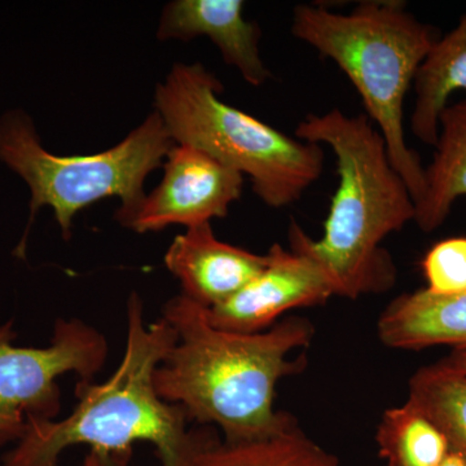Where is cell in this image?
Here are the masks:
<instances>
[{"mask_svg":"<svg viewBox=\"0 0 466 466\" xmlns=\"http://www.w3.org/2000/svg\"><path fill=\"white\" fill-rule=\"evenodd\" d=\"M162 312L177 334L155 372L162 400L182 407L188 421L217 425L229 444L266 440L293 421L276 412L275 389L302 368L288 357L311 342L308 320L285 319L260 333L228 332L211 325L207 308L184 294Z\"/></svg>","mask_w":466,"mask_h":466,"instance_id":"cell-1","label":"cell"},{"mask_svg":"<svg viewBox=\"0 0 466 466\" xmlns=\"http://www.w3.org/2000/svg\"><path fill=\"white\" fill-rule=\"evenodd\" d=\"M177 341L167 319L144 320L139 294L127 302V341L121 363L106 381L78 380L76 404L66 419L34 422L2 466H57L66 449L90 447L110 466H127L137 441L157 451L161 466H189L207 433L187 431L182 407L155 388V372Z\"/></svg>","mask_w":466,"mask_h":466,"instance_id":"cell-2","label":"cell"},{"mask_svg":"<svg viewBox=\"0 0 466 466\" xmlns=\"http://www.w3.org/2000/svg\"><path fill=\"white\" fill-rule=\"evenodd\" d=\"M296 137L332 148L339 183L323 238L312 240L293 222L291 249L317 260L332 279L339 297L355 299L390 289L397 269L380 245L415 220L416 208L406 182L392 167L379 128L366 115L349 116L333 109L306 116L297 126Z\"/></svg>","mask_w":466,"mask_h":466,"instance_id":"cell-3","label":"cell"},{"mask_svg":"<svg viewBox=\"0 0 466 466\" xmlns=\"http://www.w3.org/2000/svg\"><path fill=\"white\" fill-rule=\"evenodd\" d=\"M291 33L349 76L416 205L425 191V167L407 146L404 100L417 70L440 38L437 29L417 20L403 2L381 0L361 2L348 15L325 5H297Z\"/></svg>","mask_w":466,"mask_h":466,"instance_id":"cell-4","label":"cell"},{"mask_svg":"<svg viewBox=\"0 0 466 466\" xmlns=\"http://www.w3.org/2000/svg\"><path fill=\"white\" fill-rule=\"evenodd\" d=\"M223 86L201 64H177L156 90V112L177 144L195 147L242 175L271 208L299 201L323 174L319 144L288 137L219 99Z\"/></svg>","mask_w":466,"mask_h":466,"instance_id":"cell-5","label":"cell"},{"mask_svg":"<svg viewBox=\"0 0 466 466\" xmlns=\"http://www.w3.org/2000/svg\"><path fill=\"white\" fill-rule=\"evenodd\" d=\"M173 137L157 112L115 148L94 156L58 157L41 146L32 119L14 110L0 118V161L30 187V219L16 256L25 254L27 232L43 207L54 208L64 238L72 236L79 210L101 198H121L116 219L133 213L144 200L143 184L173 148Z\"/></svg>","mask_w":466,"mask_h":466,"instance_id":"cell-6","label":"cell"},{"mask_svg":"<svg viewBox=\"0 0 466 466\" xmlns=\"http://www.w3.org/2000/svg\"><path fill=\"white\" fill-rule=\"evenodd\" d=\"M12 324L0 327V447L23 440L34 422L56 419L58 377L73 372L92 381L108 358L103 334L79 319H58L46 348L14 346Z\"/></svg>","mask_w":466,"mask_h":466,"instance_id":"cell-7","label":"cell"},{"mask_svg":"<svg viewBox=\"0 0 466 466\" xmlns=\"http://www.w3.org/2000/svg\"><path fill=\"white\" fill-rule=\"evenodd\" d=\"M244 175L195 147H173L161 184L118 222L137 233L187 228L225 218L241 198Z\"/></svg>","mask_w":466,"mask_h":466,"instance_id":"cell-8","label":"cell"},{"mask_svg":"<svg viewBox=\"0 0 466 466\" xmlns=\"http://www.w3.org/2000/svg\"><path fill=\"white\" fill-rule=\"evenodd\" d=\"M268 262L231 299L207 309L211 325L228 332L253 334L274 327L289 309L324 305L337 296L332 279L303 251L272 245Z\"/></svg>","mask_w":466,"mask_h":466,"instance_id":"cell-9","label":"cell"},{"mask_svg":"<svg viewBox=\"0 0 466 466\" xmlns=\"http://www.w3.org/2000/svg\"><path fill=\"white\" fill-rule=\"evenodd\" d=\"M268 257L218 240L210 222L189 227L165 254V265L183 294L210 309L231 299L265 268Z\"/></svg>","mask_w":466,"mask_h":466,"instance_id":"cell-10","label":"cell"},{"mask_svg":"<svg viewBox=\"0 0 466 466\" xmlns=\"http://www.w3.org/2000/svg\"><path fill=\"white\" fill-rule=\"evenodd\" d=\"M241 0H177L167 5L158 38L188 41L207 35L251 86H262L271 76L259 54L260 29L242 16Z\"/></svg>","mask_w":466,"mask_h":466,"instance_id":"cell-11","label":"cell"},{"mask_svg":"<svg viewBox=\"0 0 466 466\" xmlns=\"http://www.w3.org/2000/svg\"><path fill=\"white\" fill-rule=\"evenodd\" d=\"M379 337L391 349L466 350V291L438 296L421 289L398 297L380 318Z\"/></svg>","mask_w":466,"mask_h":466,"instance_id":"cell-12","label":"cell"},{"mask_svg":"<svg viewBox=\"0 0 466 466\" xmlns=\"http://www.w3.org/2000/svg\"><path fill=\"white\" fill-rule=\"evenodd\" d=\"M461 198H466V97L441 112L433 159L425 168L424 195L415 205L416 225L422 232L435 231Z\"/></svg>","mask_w":466,"mask_h":466,"instance_id":"cell-13","label":"cell"},{"mask_svg":"<svg viewBox=\"0 0 466 466\" xmlns=\"http://www.w3.org/2000/svg\"><path fill=\"white\" fill-rule=\"evenodd\" d=\"M416 103L410 130L424 144L435 147L441 112L456 91H466V12L458 26L440 36L417 70Z\"/></svg>","mask_w":466,"mask_h":466,"instance_id":"cell-14","label":"cell"},{"mask_svg":"<svg viewBox=\"0 0 466 466\" xmlns=\"http://www.w3.org/2000/svg\"><path fill=\"white\" fill-rule=\"evenodd\" d=\"M189 466H339V459L291 421L266 440L229 444L208 437Z\"/></svg>","mask_w":466,"mask_h":466,"instance_id":"cell-15","label":"cell"},{"mask_svg":"<svg viewBox=\"0 0 466 466\" xmlns=\"http://www.w3.org/2000/svg\"><path fill=\"white\" fill-rule=\"evenodd\" d=\"M376 441L386 466H438L451 451L440 426L410 401L383 413Z\"/></svg>","mask_w":466,"mask_h":466,"instance_id":"cell-16","label":"cell"},{"mask_svg":"<svg viewBox=\"0 0 466 466\" xmlns=\"http://www.w3.org/2000/svg\"><path fill=\"white\" fill-rule=\"evenodd\" d=\"M407 401L440 426L451 450L466 458V373L441 361L421 368L410 379Z\"/></svg>","mask_w":466,"mask_h":466,"instance_id":"cell-17","label":"cell"},{"mask_svg":"<svg viewBox=\"0 0 466 466\" xmlns=\"http://www.w3.org/2000/svg\"><path fill=\"white\" fill-rule=\"evenodd\" d=\"M426 290L438 296L466 291V236L438 241L421 262Z\"/></svg>","mask_w":466,"mask_h":466,"instance_id":"cell-18","label":"cell"},{"mask_svg":"<svg viewBox=\"0 0 466 466\" xmlns=\"http://www.w3.org/2000/svg\"><path fill=\"white\" fill-rule=\"evenodd\" d=\"M441 361L453 370L466 373V350H452L449 357Z\"/></svg>","mask_w":466,"mask_h":466,"instance_id":"cell-19","label":"cell"},{"mask_svg":"<svg viewBox=\"0 0 466 466\" xmlns=\"http://www.w3.org/2000/svg\"><path fill=\"white\" fill-rule=\"evenodd\" d=\"M438 466H466V458L461 453L451 450L447 458Z\"/></svg>","mask_w":466,"mask_h":466,"instance_id":"cell-20","label":"cell"},{"mask_svg":"<svg viewBox=\"0 0 466 466\" xmlns=\"http://www.w3.org/2000/svg\"><path fill=\"white\" fill-rule=\"evenodd\" d=\"M60 466V465H57ZM79 466H110L108 462L104 461L103 459L99 458L95 452H88L85 456L84 461Z\"/></svg>","mask_w":466,"mask_h":466,"instance_id":"cell-21","label":"cell"}]
</instances>
